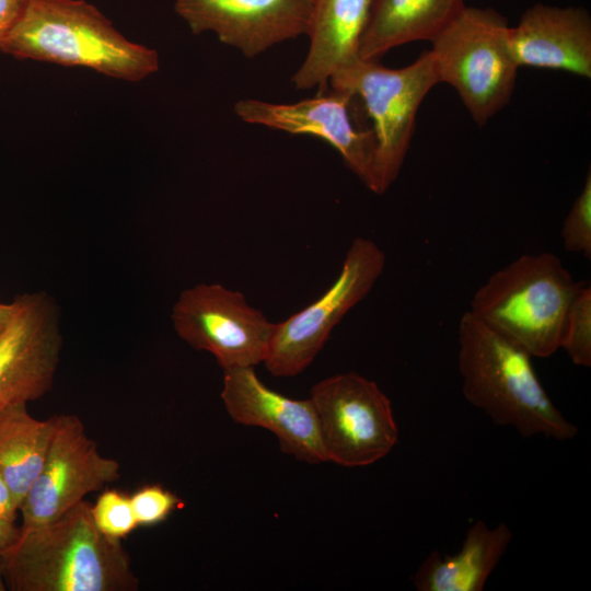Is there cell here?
Segmentation results:
<instances>
[{
    "label": "cell",
    "instance_id": "obj_16",
    "mask_svg": "<svg viewBox=\"0 0 591 591\" xmlns=\"http://www.w3.org/2000/svg\"><path fill=\"white\" fill-rule=\"evenodd\" d=\"M373 0H314L306 57L293 73L298 90L325 91L329 78L359 56Z\"/></svg>",
    "mask_w": 591,
    "mask_h": 591
},
{
    "label": "cell",
    "instance_id": "obj_3",
    "mask_svg": "<svg viewBox=\"0 0 591 591\" xmlns=\"http://www.w3.org/2000/svg\"><path fill=\"white\" fill-rule=\"evenodd\" d=\"M0 51L139 82L160 67L155 49L129 40L85 0H27Z\"/></svg>",
    "mask_w": 591,
    "mask_h": 591
},
{
    "label": "cell",
    "instance_id": "obj_6",
    "mask_svg": "<svg viewBox=\"0 0 591 591\" xmlns=\"http://www.w3.org/2000/svg\"><path fill=\"white\" fill-rule=\"evenodd\" d=\"M510 28L491 8L464 7L431 40L439 83L456 90L479 126L509 103L514 90L519 66Z\"/></svg>",
    "mask_w": 591,
    "mask_h": 591
},
{
    "label": "cell",
    "instance_id": "obj_10",
    "mask_svg": "<svg viewBox=\"0 0 591 591\" xmlns=\"http://www.w3.org/2000/svg\"><path fill=\"white\" fill-rule=\"evenodd\" d=\"M54 428L43 467L19 511L21 528L50 522L93 491L119 477L117 461L103 456L76 415L53 416Z\"/></svg>",
    "mask_w": 591,
    "mask_h": 591
},
{
    "label": "cell",
    "instance_id": "obj_14",
    "mask_svg": "<svg viewBox=\"0 0 591 591\" xmlns=\"http://www.w3.org/2000/svg\"><path fill=\"white\" fill-rule=\"evenodd\" d=\"M221 399L233 421L271 431L285 454L310 464L327 462L310 398L293 399L267 387L254 367L223 370Z\"/></svg>",
    "mask_w": 591,
    "mask_h": 591
},
{
    "label": "cell",
    "instance_id": "obj_27",
    "mask_svg": "<svg viewBox=\"0 0 591 591\" xmlns=\"http://www.w3.org/2000/svg\"><path fill=\"white\" fill-rule=\"evenodd\" d=\"M19 309V302L15 298L11 303L0 302V335L7 329L12 322Z\"/></svg>",
    "mask_w": 591,
    "mask_h": 591
},
{
    "label": "cell",
    "instance_id": "obj_23",
    "mask_svg": "<svg viewBox=\"0 0 591 591\" xmlns=\"http://www.w3.org/2000/svg\"><path fill=\"white\" fill-rule=\"evenodd\" d=\"M130 501L138 525L143 526L161 523L181 505L178 497L160 485L140 488Z\"/></svg>",
    "mask_w": 591,
    "mask_h": 591
},
{
    "label": "cell",
    "instance_id": "obj_1",
    "mask_svg": "<svg viewBox=\"0 0 591 591\" xmlns=\"http://www.w3.org/2000/svg\"><path fill=\"white\" fill-rule=\"evenodd\" d=\"M11 591H129L138 588L120 541L95 526L82 500L59 518L21 528L16 542L0 555Z\"/></svg>",
    "mask_w": 591,
    "mask_h": 591
},
{
    "label": "cell",
    "instance_id": "obj_7",
    "mask_svg": "<svg viewBox=\"0 0 591 591\" xmlns=\"http://www.w3.org/2000/svg\"><path fill=\"white\" fill-rule=\"evenodd\" d=\"M310 399L327 462L368 466L398 441L391 401L372 380L356 372L335 374L314 384Z\"/></svg>",
    "mask_w": 591,
    "mask_h": 591
},
{
    "label": "cell",
    "instance_id": "obj_24",
    "mask_svg": "<svg viewBox=\"0 0 591 591\" xmlns=\"http://www.w3.org/2000/svg\"><path fill=\"white\" fill-rule=\"evenodd\" d=\"M26 4L27 0H0V43L15 26Z\"/></svg>",
    "mask_w": 591,
    "mask_h": 591
},
{
    "label": "cell",
    "instance_id": "obj_28",
    "mask_svg": "<svg viewBox=\"0 0 591 591\" xmlns=\"http://www.w3.org/2000/svg\"><path fill=\"white\" fill-rule=\"evenodd\" d=\"M7 590L0 569V591Z\"/></svg>",
    "mask_w": 591,
    "mask_h": 591
},
{
    "label": "cell",
    "instance_id": "obj_25",
    "mask_svg": "<svg viewBox=\"0 0 591 591\" xmlns=\"http://www.w3.org/2000/svg\"><path fill=\"white\" fill-rule=\"evenodd\" d=\"M19 505L11 488L0 474V517L15 521Z\"/></svg>",
    "mask_w": 591,
    "mask_h": 591
},
{
    "label": "cell",
    "instance_id": "obj_5",
    "mask_svg": "<svg viewBox=\"0 0 591 591\" xmlns=\"http://www.w3.org/2000/svg\"><path fill=\"white\" fill-rule=\"evenodd\" d=\"M438 83L430 50L397 69L358 57L329 78V88L356 96L372 120L371 192L384 194L395 182L410 146L418 108Z\"/></svg>",
    "mask_w": 591,
    "mask_h": 591
},
{
    "label": "cell",
    "instance_id": "obj_17",
    "mask_svg": "<svg viewBox=\"0 0 591 591\" xmlns=\"http://www.w3.org/2000/svg\"><path fill=\"white\" fill-rule=\"evenodd\" d=\"M512 537L505 523L490 528L478 520L455 554L432 552L415 572L413 584L418 591H482Z\"/></svg>",
    "mask_w": 591,
    "mask_h": 591
},
{
    "label": "cell",
    "instance_id": "obj_13",
    "mask_svg": "<svg viewBox=\"0 0 591 591\" xmlns=\"http://www.w3.org/2000/svg\"><path fill=\"white\" fill-rule=\"evenodd\" d=\"M314 0H175L174 10L199 35L254 58L282 42L306 35Z\"/></svg>",
    "mask_w": 591,
    "mask_h": 591
},
{
    "label": "cell",
    "instance_id": "obj_26",
    "mask_svg": "<svg viewBox=\"0 0 591 591\" xmlns=\"http://www.w3.org/2000/svg\"><path fill=\"white\" fill-rule=\"evenodd\" d=\"M19 535L20 526L15 521L0 517V555L16 542Z\"/></svg>",
    "mask_w": 591,
    "mask_h": 591
},
{
    "label": "cell",
    "instance_id": "obj_2",
    "mask_svg": "<svg viewBox=\"0 0 591 591\" xmlns=\"http://www.w3.org/2000/svg\"><path fill=\"white\" fill-rule=\"evenodd\" d=\"M457 366L466 401L496 425L522 437L568 441L578 427L556 407L532 364V356L466 311L459 323Z\"/></svg>",
    "mask_w": 591,
    "mask_h": 591
},
{
    "label": "cell",
    "instance_id": "obj_18",
    "mask_svg": "<svg viewBox=\"0 0 591 591\" xmlns=\"http://www.w3.org/2000/svg\"><path fill=\"white\" fill-rule=\"evenodd\" d=\"M464 7L463 0H373L359 56L379 60L397 46L431 42Z\"/></svg>",
    "mask_w": 591,
    "mask_h": 591
},
{
    "label": "cell",
    "instance_id": "obj_12",
    "mask_svg": "<svg viewBox=\"0 0 591 591\" xmlns=\"http://www.w3.org/2000/svg\"><path fill=\"white\" fill-rule=\"evenodd\" d=\"M16 299L18 312L0 335V410L46 394L53 385L61 349L55 301L43 292Z\"/></svg>",
    "mask_w": 591,
    "mask_h": 591
},
{
    "label": "cell",
    "instance_id": "obj_19",
    "mask_svg": "<svg viewBox=\"0 0 591 591\" xmlns=\"http://www.w3.org/2000/svg\"><path fill=\"white\" fill-rule=\"evenodd\" d=\"M53 417L34 418L26 403L0 410V474L13 493L19 508L38 476L51 439Z\"/></svg>",
    "mask_w": 591,
    "mask_h": 591
},
{
    "label": "cell",
    "instance_id": "obj_11",
    "mask_svg": "<svg viewBox=\"0 0 591 591\" xmlns=\"http://www.w3.org/2000/svg\"><path fill=\"white\" fill-rule=\"evenodd\" d=\"M355 99L356 96L348 92L329 88L315 97L296 103L240 100L234 104V113L251 125L325 140L338 151L347 167L369 188L374 136L371 128L364 129L357 125L352 114Z\"/></svg>",
    "mask_w": 591,
    "mask_h": 591
},
{
    "label": "cell",
    "instance_id": "obj_9",
    "mask_svg": "<svg viewBox=\"0 0 591 591\" xmlns=\"http://www.w3.org/2000/svg\"><path fill=\"white\" fill-rule=\"evenodd\" d=\"M171 318L178 337L210 352L222 370L263 363L276 327L243 293L220 283L183 290Z\"/></svg>",
    "mask_w": 591,
    "mask_h": 591
},
{
    "label": "cell",
    "instance_id": "obj_21",
    "mask_svg": "<svg viewBox=\"0 0 591 591\" xmlns=\"http://www.w3.org/2000/svg\"><path fill=\"white\" fill-rule=\"evenodd\" d=\"M91 513L99 531L113 540L120 541L138 526L130 497L114 489L102 493Z\"/></svg>",
    "mask_w": 591,
    "mask_h": 591
},
{
    "label": "cell",
    "instance_id": "obj_20",
    "mask_svg": "<svg viewBox=\"0 0 591 591\" xmlns=\"http://www.w3.org/2000/svg\"><path fill=\"white\" fill-rule=\"evenodd\" d=\"M571 362L591 367V288L581 283L566 314L560 341Z\"/></svg>",
    "mask_w": 591,
    "mask_h": 591
},
{
    "label": "cell",
    "instance_id": "obj_15",
    "mask_svg": "<svg viewBox=\"0 0 591 591\" xmlns=\"http://www.w3.org/2000/svg\"><path fill=\"white\" fill-rule=\"evenodd\" d=\"M510 47L519 67L591 78V18L584 8L534 4L510 28Z\"/></svg>",
    "mask_w": 591,
    "mask_h": 591
},
{
    "label": "cell",
    "instance_id": "obj_4",
    "mask_svg": "<svg viewBox=\"0 0 591 591\" xmlns=\"http://www.w3.org/2000/svg\"><path fill=\"white\" fill-rule=\"evenodd\" d=\"M580 285L555 254H524L475 291L468 312L532 357L546 358L560 348Z\"/></svg>",
    "mask_w": 591,
    "mask_h": 591
},
{
    "label": "cell",
    "instance_id": "obj_8",
    "mask_svg": "<svg viewBox=\"0 0 591 591\" xmlns=\"http://www.w3.org/2000/svg\"><path fill=\"white\" fill-rule=\"evenodd\" d=\"M385 253L372 240L356 237L333 285L313 303L276 323L264 360L274 376L300 374L324 347L334 327L371 291L384 271Z\"/></svg>",
    "mask_w": 591,
    "mask_h": 591
},
{
    "label": "cell",
    "instance_id": "obj_22",
    "mask_svg": "<svg viewBox=\"0 0 591 591\" xmlns=\"http://www.w3.org/2000/svg\"><path fill=\"white\" fill-rule=\"evenodd\" d=\"M567 252L591 258V172L588 171L582 189L575 199L561 228Z\"/></svg>",
    "mask_w": 591,
    "mask_h": 591
}]
</instances>
